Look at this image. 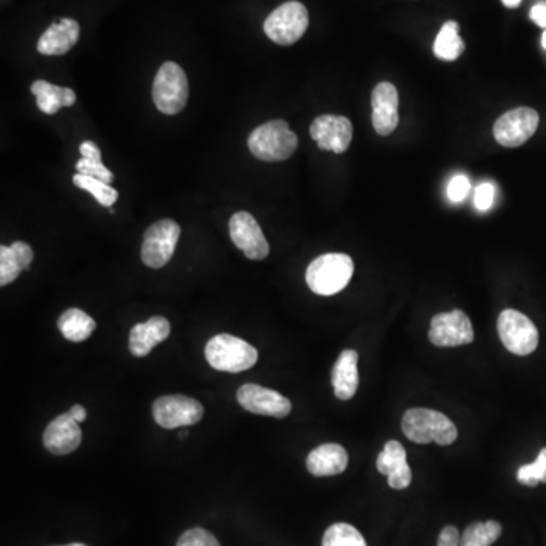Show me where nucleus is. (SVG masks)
Instances as JSON below:
<instances>
[{"label":"nucleus","instance_id":"obj_11","mask_svg":"<svg viewBox=\"0 0 546 546\" xmlns=\"http://www.w3.org/2000/svg\"><path fill=\"white\" fill-rule=\"evenodd\" d=\"M539 126V114L528 107L507 111L496 120L493 135L496 142L504 148H519L533 137Z\"/></svg>","mask_w":546,"mask_h":546},{"label":"nucleus","instance_id":"obj_36","mask_svg":"<svg viewBox=\"0 0 546 546\" xmlns=\"http://www.w3.org/2000/svg\"><path fill=\"white\" fill-rule=\"evenodd\" d=\"M531 20L540 28L546 29V2L534 5L530 13Z\"/></svg>","mask_w":546,"mask_h":546},{"label":"nucleus","instance_id":"obj_1","mask_svg":"<svg viewBox=\"0 0 546 546\" xmlns=\"http://www.w3.org/2000/svg\"><path fill=\"white\" fill-rule=\"evenodd\" d=\"M401 427L405 437L419 445L437 443L448 446L459 437V430L454 422L443 413L430 408H410L404 413Z\"/></svg>","mask_w":546,"mask_h":546},{"label":"nucleus","instance_id":"obj_6","mask_svg":"<svg viewBox=\"0 0 546 546\" xmlns=\"http://www.w3.org/2000/svg\"><path fill=\"white\" fill-rule=\"evenodd\" d=\"M308 28V11L301 2H287L273 11L266 22L264 32L273 43L290 46L301 40Z\"/></svg>","mask_w":546,"mask_h":546},{"label":"nucleus","instance_id":"obj_14","mask_svg":"<svg viewBox=\"0 0 546 546\" xmlns=\"http://www.w3.org/2000/svg\"><path fill=\"white\" fill-rule=\"evenodd\" d=\"M230 236L234 245L243 251L249 260L260 261L269 255V243L261 226L252 214L239 211L230 220Z\"/></svg>","mask_w":546,"mask_h":546},{"label":"nucleus","instance_id":"obj_19","mask_svg":"<svg viewBox=\"0 0 546 546\" xmlns=\"http://www.w3.org/2000/svg\"><path fill=\"white\" fill-rule=\"evenodd\" d=\"M170 336V324L166 317L152 316L145 324H137L129 334V351L134 357H146L155 346Z\"/></svg>","mask_w":546,"mask_h":546},{"label":"nucleus","instance_id":"obj_25","mask_svg":"<svg viewBox=\"0 0 546 546\" xmlns=\"http://www.w3.org/2000/svg\"><path fill=\"white\" fill-rule=\"evenodd\" d=\"M459 23L446 22L434 41V55L443 61H455L465 52V41L459 35Z\"/></svg>","mask_w":546,"mask_h":546},{"label":"nucleus","instance_id":"obj_37","mask_svg":"<svg viewBox=\"0 0 546 546\" xmlns=\"http://www.w3.org/2000/svg\"><path fill=\"white\" fill-rule=\"evenodd\" d=\"M69 415L72 416L78 424H81V422H84L85 419H87V410H85L82 405L76 404L70 408Z\"/></svg>","mask_w":546,"mask_h":546},{"label":"nucleus","instance_id":"obj_9","mask_svg":"<svg viewBox=\"0 0 546 546\" xmlns=\"http://www.w3.org/2000/svg\"><path fill=\"white\" fill-rule=\"evenodd\" d=\"M181 228L170 219L149 226L142 246V260L151 269H160L172 260L178 245Z\"/></svg>","mask_w":546,"mask_h":546},{"label":"nucleus","instance_id":"obj_34","mask_svg":"<svg viewBox=\"0 0 546 546\" xmlns=\"http://www.w3.org/2000/svg\"><path fill=\"white\" fill-rule=\"evenodd\" d=\"M437 546H460V533L457 528L448 525L440 531Z\"/></svg>","mask_w":546,"mask_h":546},{"label":"nucleus","instance_id":"obj_32","mask_svg":"<svg viewBox=\"0 0 546 546\" xmlns=\"http://www.w3.org/2000/svg\"><path fill=\"white\" fill-rule=\"evenodd\" d=\"M469 190H471V182L465 175L454 176L448 184V198L452 202L465 201Z\"/></svg>","mask_w":546,"mask_h":546},{"label":"nucleus","instance_id":"obj_4","mask_svg":"<svg viewBox=\"0 0 546 546\" xmlns=\"http://www.w3.org/2000/svg\"><path fill=\"white\" fill-rule=\"evenodd\" d=\"M205 358L216 371L239 374L254 368L258 351L239 337L219 334L205 346Z\"/></svg>","mask_w":546,"mask_h":546},{"label":"nucleus","instance_id":"obj_27","mask_svg":"<svg viewBox=\"0 0 546 546\" xmlns=\"http://www.w3.org/2000/svg\"><path fill=\"white\" fill-rule=\"evenodd\" d=\"M73 184H75L78 189L85 190V192L91 193L95 196L96 201L102 205V207L111 208V205L116 204L117 199H119V192L107 182L101 181L98 178H91V176L81 175V173H76L73 176Z\"/></svg>","mask_w":546,"mask_h":546},{"label":"nucleus","instance_id":"obj_2","mask_svg":"<svg viewBox=\"0 0 546 546\" xmlns=\"http://www.w3.org/2000/svg\"><path fill=\"white\" fill-rule=\"evenodd\" d=\"M354 275V261L346 254H325L311 261L305 273L311 292L333 296L342 292Z\"/></svg>","mask_w":546,"mask_h":546},{"label":"nucleus","instance_id":"obj_7","mask_svg":"<svg viewBox=\"0 0 546 546\" xmlns=\"http://www.w3.org/2000/svg\"><path fill=\"white\" fill-rule=\"evenodd\" d=\"M498 334L503 345L512 354L521 355V357L530 355L539 345V331L536 325L530 317L512 308L499 314Z\"/></svg>","mask_w":546,"mask_h":546},{"label":"nucleus","instance_id":"obj_10","mask_svg":"<svg viewBox=\"0 0 546 546\" xmlns=\"http://www.w3.org/2000/svg\"><path fill=\"white\" fill-rule=\"evenodd\" d=\"M428 339L437 348H455L474 342V328L468 314L462 310L440 313L431 319Z\"/></svg>","mask_w":546,"mask_h":546},{"label":"nucleus","instance_id":"obj_21","mask_svg":"<svg viewBox=\"0 0 546 546\" xmlns=\"http://www.w3.org/2000/svg\"><path fill=\"white\" fill-rule=\"evenodd\" d=\"M331 383H333L334 395L340 401H348V399L354 398L355 393H357L358 383H360L357 351L345 349L340 354L336 364H334Z\"/></svg>","mask_w":546,"mask_h":546},{"label":"nucleus","instance_id":"obj_29","mask_svg":"<svg viewBox=\"0 0 546 546\" xmlns=\"http://www.w3.org/2000/svg\"><path fill=\"white\" fill-rule=\"evenodd\" d=\"M519 483L528 487H536L539 483H546V448L540 449L537 459L530 465L521 466L516 474Z\"/></svg>","mask_w":546,"mask_h":546},{"label":"nucleus","instance_id":"obj_12","mask_svg":"<svg viewBox=\"0 0 546 546\" xmlns=\"http://www.w3.org/2000/svg\"><path fill=\"white\" fill-rule=\"evenodd\" d=\"M237 401L246 412L254 415L284 419L292 412V402L289 398L258 384H243L237 390Z\"/></svg>","mask_w":546,"mask_h":546},{"label":"nucleus","instance_id":"obj_18","mask_svg":"<svg viewBox=\"0 0 546 546\" xmlns=\"http://www.w3.org/2000/svg\"><path fill=\"white\" fill-rule=\"evenodd\" d=\"M349 457L346 449L337 443L317 446L308 454L307 469L314 477H334L348 468Z\"/></svg>","mask_w":546,"mask_h":546},{"label":"nucleus","instance_id":"obj_17","mask_svg":"<svg viewBox=\"0 0 546 546\" xmlns=\"http://www.w3.org/2000/svg\"><path fill=\"white\" fill-rule=\"evenodd\" d=\"M81 442V427L69 413L55 418L43 434L44 446L54 455L70 454L79 448Z\"/></svg>","mask_w":546,"mask_h":546},{"label":"nucleus","instance_id":"obj_20","mask_svg":"<svg viewBox=\"0 0 546 546\" xmlns=\"http://www.w3.org/2000/svg\"><path fill=\"white\" fill-rule=\"evenodd\" d=\"M78 23L72 19H61L58 23H52L48 31L38 40V52L41 55H64L78 43Z\"/></svg>","mask_w":546,"mask_h":546},{"label":"nucleus","instance_id":"obj_39","mask_svg":"<svg viewBox=\"0 0 546 546\" xmlns=\"http://www.w3.org/2000/svg\"><path fill=\"white\" fill-rule=\"evenodd\" d=\"M542 46H543V49H545V51H546V29H545V32H543V35H542Z\"/></svg>","mask_w":546,"mask_h":546},{"label":"nucleus","instance_id":"obj_40","mask_svg":"<svg viewBox=\"0 0 546 546\" xmlns=\"http://www.w3.org/2000/svg\"><path fill=\"white\" fill-rule=\"evenodd\" d=\"M187 434H189V433H187V431H182V433L179 434V439H186Z\"/></svg>","mask_w":546,"mask_h":546},{"label":"nucleus","instance_id":"obj_33","mask_svg":"<svg viewBox=\"0 0 546 546\" xmlns=\"http://www.w3.org/2000/svg\"><path fill=\"white\" fill-rule=\"evenodd\" d=\"M493 201H495V187L490 182H484L481 186L475 190V207L480 211H487L492 208Z\"/></svg>","mask_w":546,"mask_h":546},{"label":"nucleus","instance_id":"obj_30","mask_svg":"<svg viewBox=\"0 0 546 546\" xmlns=\"http://www.w3.org/2000/svg\"><path fill=\"white\" fill-rule=\"evenodd\" d=\"M176 546H220L219 540L204 528H192L179 537Z\"/></svg>","mask_w":546,"mask_h":546},{"label":"nucleus","instance_id":"obj_22","mask_svg":"<svg viewBox=\"0 0 546 546\" xmlns=\"http://www.w3.org/2000/svg\"><path fill=\"white\" fill-rule=\"evenodd\" d=\"M34 260V252L25 242H14L0 248V286L5 287L19 278Z\"/></svg>","mask_w":546,"mask_h":546},{"label":"nucleus","instance_id":"obj_15","mask_svg":"<svg viewBox=\"0 0 546 546\" xmlns=\"http://www.w3.org/2000/svg\"><path fill=\"white\" fill-rule=\"evenodd\" d=\"M398 90L390 82H380L372 93V123L378 134H392L399 123Z\"/></svg>","mask_w":546,"mask_h":546},{"label":"nucleus","instance_id":"obj_26","mask_svg":"<svg viewBox=\"0 0 546 546\" xmlns=\"http://www.w3.org/2000/svg\"><path fill=\"white\" fill-rule=\"evenodd\" d=\"M503 527L496 521L475 522L460 536V546H490L499 539Z\"/></svg>","mask_w":546,"mask_h":546},{"label":"nucleus","instance_id":"obj_38","mask_svg":"<svg viewBox=\"0 0 546 546\" xmlns=\"http://www.w3.org/2000/svg\"><path fill=\"white\" fill-rule=\"evenodd\" d=\"M522 0H503V4L507 8H518L521 5Z\"/></svg>","mask_w":546,"mask_h":546},{"label":"nucleus","instance_id":"obj_24","mask_svg":"<svg viewBox=\"0 0 546 546\" xmlns=\"http://www.w3.org/2000/svg\"><path fill=\"white\" fill-rule=\"evenodd\" d=\"M58 328L61 334L70 342H84L91 334L95 333L96 322L79 308H69L58 319Z\"/></svg>","mask_w":546,"mask_h":546},{"label":"nucleus","instance_id":"obj_16","mask_svg":"<svg viewBox=\"0 0 546 546\" xmlns=\"http://www.w3.org/2000/svg\"><path fill=\"white\" fill-rule=\"evenodd\" d=\"M380 474L387 475L389 486L395 490L407 489L412 483V469L407 463V452L398 440H389L377 459Z\"/></svg>","mask_w":546,"mask_h":546},{"label":"nucleus","instance_id":"obj_13","mask_svg":"<svg viewBox=\"0 0 546 546\" xmlns=\"http://www.w3.org/2000/svg\"><path fill=\"white\" fill-rule=\"evenodd\" d=\"M310 134L322 151L343 154L351 145L354 128L348 117L324 114L311 123Z\"/></svg>","mask_w":546,"mask_h":546},{"label":"nucleus","instance_id":"obj_3","mask_svg":"<svg viewBox=\"0 0 546 546\" xmlns=\"http://www.w3.org/2000/svg\"><path fill=\"white\" fill-rule=\"evenodd\" d=\"M248 146L258 160L277 163L295 154L298 137L284 120H270L251 132Z\"/></svg>","mask_w":546,"mask_h":546},{"label":"nucleus","instance_id":"obj_31","mask_svg":"<svg viewBox=\"0 0 546 546\" xmlns=\"http://www.w3.org/2000/svg\"><path fill=\"white\" fill-rule=\"evenodd\" d=\"M76 170L81 175L91 176V178H98L101 181L113 182L114 175L107 169V167L102 164V161H93L87 160V158H81V160L76 163Z\"/></svg>","mask_w":546,"mask_h":546},{"label":"nucleus","instance_id":"obj_5","mask_svg":"<svg viewBox=\"0 0 546 546\" xmlns=\"http://www.w3.org/2000/svg\"><path fill=\"white\" fill-rule=\"evenodd\" d=\"M155 105L161 113H181L189 101V81L186 73L176 63H164L155 76L154 88H152Z\"/></svg>","mask_w":546,"mask_h":546},{"label":"nucleus","instance_id":"obj_23","mask_svg":"<svg viewBox=\"0 0 546 546\" xmlns=\"http://www.w3.org/2000/svg\"><path fill=\"white\" fill-rule=\"evenodd\" d=\"M31 93L37 99V107L44 114H55L63 107H72L76 102L72 88L58 87L48 81H35Z\"/></svg>","mask_w":546,"mask_h":546},{"label":"nucleus","instance_id":"obj_28","mask_svg":"<svg viewBox=\"0 0 546 546\" xmlns=\"http://www.w3.org/2000/svg\"><path fill=\"white\" fill-rule=\"evenodd\" d=\"M322 546H368V543L354 525L339 522L325 531Z\"/></svg>","mask_w":546,"mask_h":546},{"label":"nucleus","instance_id":"obj_35","mask_svg":"<svg viewBox=\"0 0 546 546\" xmlns=\"http://www.w3.org/2000/svg\"><path fill=\"white\" fill-rule=\"evenodd\" d=\"M79 152H81L82 158L87 160L102 161L101 149L93 142H84L79 146Z\"/></svg>","mask_w":546,"mask_h":546},{"label":"nucleus","instance_id":"obj_41","mask_svg":"<svg viewBox=\"0 0 546 546\" xmlns=\"http://www.w3.org/2000/svg\"><path fill=\"white\" fill-rule=\"evenodd\" d=\"M64 546H87V545H84V543H70V545H64Z\"/></svg>","mask_w":546,"mask_h":546},{"label":"nucleus","instance_id":"obj_8","mask_svg":"<svg viewBox=\"0 0 546 546\" xmlns=\"http://www.w3.org/2000/svg\"><path fill=\"white\" fill-rule=\"evenodd\" d=\"M155 422L166 430L190 427L204 418V407L196 399L184 395L160 396L152 405Z\"/></svg>","mask_w":546,"mask_h":546}]
</instances>
